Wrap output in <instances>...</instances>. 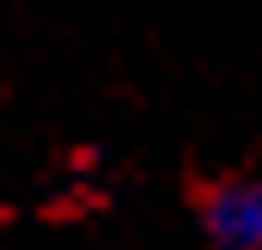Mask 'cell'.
<instances>
[{"mask_svg":"<svg viewBox=\"0 0 262 250\" xmlns=\"http://www.w3.org/2000/svg\"><path fill=\"white\" fill-rule=\"evenodd\" d=\"M195 232L207 250H262V177L232 171L195 189Z\"/></svg>","mask_w":262,"mask_h":250,"instance_id":"obj_1","label":"cell"}]
</instances>
